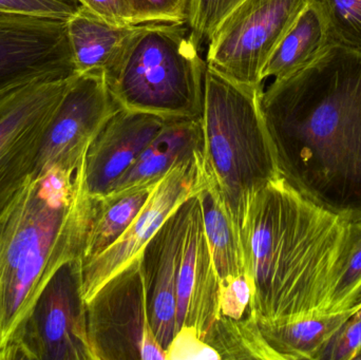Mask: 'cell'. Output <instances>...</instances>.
<instances>
[{
  "instance_id": "1",
  "label": "cell",
  "mask_w": 361,
  "mask_h": 360,
  "mask_svg": "<svg viewBox=\"0 0 361 360\" xmlns=\"http://www.w3.org/2000/svg\"><path fill=\"white\" fill-rule=\"evenodd\" d=\"M278 175L310 202L361 221V53L331 42L262 90Z\"/></svg>"
},
{
  "instance_id": "2",
  "label": "cell",
  "mask_w": 361,
  "mask_h": 360,
  "mask_svg": "<svg viewBox=\"0 0 361 360\" xmlns=\"http://www.w3.org/2000/svg\"><path fill=\"white\" fill-rule=\"evenodd\" d=\"M350 224L280 177L250 194L240 237L252 285L250 311L259 323L279 325L330 314Z\"/></svg>"
},
{
  "instance_id": "3",
  "label": "cell",
  "mask_w": 361,
  "mask_h": 360,
  "mask_svg": "<svg viewBox=\"0 0 361 360\" xmlns=\"http://www.w3.org/2000/svg\"><path fill=\"white\" fill-rule=\"evenodd\" d=\"M92 198L85 161L32 178L0 215V352L53 275L80 259Z\"/></svg>"
},
{
  "instance_id": "4",
  "label": "cell",
  "mask_w": 361,
  "mask_h": 360,
  "mask_svg": "<svg viewBox=\"0 0 361 360\" xmlns=\"http://www.w3.org/2000/svg\"><path fill=\"white\" fill-rule=\"evenodd\" d=\"M205 61L180 23H142L105 74L121 108L164 120L201 118Z\"/></svg>"
},
{
  "instance_id": "5",
  "label": "cell",
  "mask_w": 361,
  "mask_h": 360,
  "mask_svg": "<svg viewBox=\"0 0 361 360\" xmlns=\"http://www.w3.org/2000/svg\"><path fill=\"white\" fill-rule=\"evenodd\" d=\"M202 112L205 156L240 230L250 194L279 177L260 107L261 87L206 68Z\"/></svg>"
},
{
  "instance_id": "6",
  "label": "cell",
  "mask_w": 361,
  "mask_h": 360,
  "mask_svg": "<svg viewBox=\"0 0 361 360\" xmlns=\"http://www.w3.org/2000/svg\"><path fill=\"white\" fill-rule=\"evenodd\" d=\"M0 360H94L80 259L63 264L53 275L2 349Z\"/></svg>"
},
{
  "instance_id": "7",
  "label": "cell",
  "mask_w": 361,
  "mask_h": 360,
  "mask_svg": "<svg viewBox=\"0 0 361 360\" xmlns=\"http://www.w3.org/2000/svg\"><path fill=\"white\" fill-rule=\"evenodd\" d=\"M310 1L244 0L208 40L206 66L235 84L262 86L263 68Z\"/></svg>"
},
{
  "instance_id": "8",
  "label": "cell",
  "mask_w": 361,
  "mask_h": 360,
  "mask_svg": "<svg viewBox=\"0 0 361 360\" xmlns=\"http://www.w3.org/2000/svg\"><path fill=\"white\" fill-rule=\"evenodd\" d=\"M86 306L94 360H166L150 325L141 256L110 278Z\"/></svg>"
},
{
  "instance_id": "9",
  "label": "cell",
  "mask_w": 361,
  "mask_h": 360,
  "mask_svg": "<svg viewBox=\"0 0 361 360\" xmlns=\"http://www.w3.org/2000/svg\"><path fill=\"white\" fill-rule=\"evenodd\" d=\"M72 76L30 82L0 97V215L33 178L42 137Z\"/></svg>"
},
{
  "instance_id": "10",
  "label": "cell",
  "mask_w": 361,
  "mask_h": 360,
  "mask_svg": "<svg viewBox=\"0 0 361 360\" xmlns=\"http://www.w3.org/2000/svg\"><path fill=\"white\" fill-rule=\"evenodd\" d=\"M120 108L103 72L74 74L42 137L33 178L78 170L99 131Z\"/></svg>"
},
{
  "instance_id": "11",
  "label": "cell",
  "mask_w": 361,
  "mask_h": 360,
  "mask_svg": "<svg viewBox=\"0 0 361 360\" xmlns=\"http://www.w3.org/2000/svg\"><path fill=\"white\" fill-rule=\"evenodd\" d=\"M205 152L178 165L158 182L135 221L111 247L82 263V295L88 302L110 278L135 261L150 239L187 199L205 182Z\"/></svg>"
},
{
  "instance_id": "12",
  "label": "cell",
  "mask_w": 361,
  "mask_h": 360,
  "mask_svg": "<svg viewBox=\"0 0 361 360\" xmlns=\"http://www.w3.org/2000/svg\"><path fill=\"white\" fill-rule=\"evenodd\" d=\"M74 74L66 21L0 12V97L30 82Z\"/></svg>"
},
{
  "instance_id": "13",
  "label": "cell",
  "mask_w": 361,
  "mask_h": 360,
  "mask_svg": "<svg viewBox=\"0 0 361 360\" xmlns=\"http://www.w3.org/2000/svg\"><path fill=\"white\" fill-rule=\"evenodd\" d=\"M220 318V279L212 260L197 194L187 200V220L177 283L176 333L197 330L204 340ZM175 333V334H176Z\"/></svg>"
},
{
  "instance_id": "14",
  "label": "cell",
  "mask_w": 361,
  "mask_h": 360,
  "mask_svg": "<svg viewBox=\"0 0 361 360\" xmlns=\"http://www.w3.org/2000/svg\"><path fill=\"white\" fill-rule=\"evenodd\" d=\"M187 200L161 226L141 255L150 325L165 352L176 333L177 283L186 228Z\"/></svg>"
},
{
  "instance_id": "15",
  "label": "cell",
  "mask_w": 361,
  "mask_h": 360,
  "mask_svg": "<svg viewBox=\"0 0 361 360\" xmlns=\"http://www.w3.org/2000/svg\"><path fill=\"white\" fill-rule=\"evenodd\" d=\"M154 114L120 108L99 131L85 158L88 194L103 196L135 162L165 124Z\"/></svg>"
},
{
  "instance_id": "16",
  "label": "cell",
  "mask_w": 361,
  "mask_h": 360,
  "mask_svg": "<svg viewBox=\"0 0 361 360\" xmlns=\"http://www.w3.org/2000/svg\"><path fill=\"white\" fill-rule=\"evenodd\" d=\"M204 152L205 139L202 116L166 120L158 135L135 162L114 182L109 192L154 185L178 165L195 160Z\"/></svg>"
},
{
  "instance_id": "17",
  "label": "cell",
  "mask_w": 361,
  "mask_h": 360,
  "mask_svg": "<svg viewBox=\"0 0 361 360\" xmlns=\"http://www.w3.org/2000/svg\"><path fill=\"white\" fill-rule=\"evenodd\" d=\"M66 25L75 74H106L118 63L140 25H112L80 6Z\"/></svg>"
},
{
  "instance_id": "18",
  "label": "cell",
  "mask_w": 361,
  "mask_h": 360,
  "mask_svg": "<svg viewBox=\"0 0 361 360\" xmlns=\"http://www.w3.org/2000/svg\"><path fill=\"white\" fill-rule=\"evenodd\" d=\"M212 260L221 283L246 275L240 230L207 162L205 182L197 194Z\"/></svg>"
},
{
  "instance_id": "19",
  "label": "cell",
  "mask_w": 361,
  "mask_h": 360,
  "mask_svg": "<svg viewBox=\"0 0 361 360\" xmlns=\"http://www.w3.org/2000/svg\"><path fill=\"white\" fill-rule=\"evenodd\" d=\"M157 184L91 196L92 211L80 257L82 263L97 257L121 238L147 202Z\"/></svg>"
},
{
  "instance_id": "20",
  "label": "cell",
  "mask_w": 361,
  "mask_h": 360,
  "mask_svg": "<svg viewBox=\"0 0 361 360\" xmlns=\"http://www.w3.org/2000/svg\"><path fill=\"white\" fill-rule=\"evenodd\" d=\"M358 310L353 309L279 325L258 323L265 342L279 360H319L335 334Z\"/></svg>"
},
{
  "instance_id": "21",
  "label": "cell",
  "mask_w": 361,
  "mask_h": 360,
  "mask_svg": "<svg viewBox=\"0 0 361 360\" xmlns=\"http://www.w3.org/2000/svg\"><path fill=\"white\" fill-rule=\"evenodd\" d=\"M329 44L326 25L310 1L271 53L263 68L262 80H282L296 73L310 65Z\"/></svg>"
},
{
  "instance_id": "22",
  "label": "cell",
  "mask_w": 361,
  "mask_h": 360,
  "mask_svg": "<svg viewBox=\"0 0 361 360\" xmlns=\"http://www.w3.org/2000/svg\"><path fill=\"white\" fill-rule=\"evenodd\" d=\"M204 342L214 349L220 359L279 360L265 342L252 312L242 319H216Z\"/></svg>"
},
{
  "instance_id": "23",
  "label": "cell",
  "mask_w": 361,
  "mask_h": 360,
  "mask_svg": "<svg viewBox=\"0 0 361 360\" xmlns=\"http://www.w3.org/2000/svg\"><path fill=\"white\" fill-rule=\"evenodd\" d=\"M331 42L361 53V0H311Z\"/></svg>"
},
{
  "instance_id": "24",
  "label": "cell",
  "mask_w": 361,
  "mask_h": 360,
  "mask_svg": "<svg viewBox=\"0 0 361 360\" xmlns=\"http://www.w3.org/2000/svg\"><path fill=\"white\" fill-rule=\"evenodd\" d=\"M361 309V221L350 224L345 264L331 302L330 314Z\"/></svg>"
},
{
  "instance_id": "25",
  "label": "cell",
  "mask_w": 361,
  "mask_h": 360,
  "mask_svg": "<svg viewBox=\"0 0 361 360\" xmlns=\"http://www.w3.org/2000/svg\"><path fill=\"white\" fill-rule=\"evenodd\" d=\"M244 0H190L188 20L191 37L197 46L207 42L225 17Z\"/></svg>"
},
{
  "instance_id": "26",
  "label": "cell",
  "mask_w": 361,
  "mask_h": 360,
  "mask_svg": "<svg viewBox=\"0 0 361 360\" xmlns=\"http://www.w3.org/2000/svg\"><path fill=\"white\" fill-rule=\"evenodd\" d=\"M133 25L180 23L188 20L190 0H127Z\"/></svg>"
},
{
  "instance_id": "27",
  "label": "cell",
  "mask_w": 361,
  "mask_h": 360,
  "mask_svg": "<svg viewBox=\"0 0 361 360\" xmlns=\"http://www.w3.org/2000/svg\"><path fill=\"white\" fill-rule=\"evenodd\" d=\"M80 8L78 0H0V12L63 21L71 18Z\"/></svg>"
},
{
  "instance_id": "28",
  "label": "cell",
  "mask_w": 361,
  "mask_h": 360,
  "mask_svg": "<svg viewBox=\"0 0 361 360\" xmlns=\"http://www.w3.org/2000/svg\"><path fill=\"white\" fill-rule=\"evenodd\" d=\"M252 281L247 275L220 285V317L242 319L252 313Z\"/></svg>"
},
{
  "instance_id": "29",
  "label": "cell",
  "mask_w": 361,
  "mask_h": 360,
  "mask_svg": "<svg viewBox=\"0 0 361 360\" xmlns=\"http://www.w3.org/2000/svg\"><path fill=\"white\" fill-rule=\"evenodd\" d=\"M361 349V309L335 334L319 360H354Z\"/></svg>"
},
{
  "instance_id": "30",
  "label": "cell",
  "mask_w": 361,
  "mask_h": 360,
  "mask_svg": "<svg viewBox=\"0 0 361 360\" xmlns=\"http://www.w3.org/2000/svg\"><path fill=\"white\" fill-rule=\"evenodd\" d=\"M178 359H220V356L200 337L197 330L182 328L166 350V360Z\"/></svg>"
},
{
  "instance_id": "31",
  "label": "cell",
  "mask_w": 361,
  "mask_h": 360,
  "mask_svg": "<svg viewBox=\"0 0 361 360\" xmlns=\"http://www.w3.org/2000/svg\"><path fill=\"white\" fill-rule=\"evenodd\" d=\"M82 8L112 25L128 27L133 25L127 0H78Z\"/></svg>"
},
{
  "instance_id": "32",
  "label": "cell",
  "mask_w": 361,
  "mask_h": 360,
  "mask_svg": "<svg viewBox=\"0 0 361 360\" xmlns=\"http://www.w3.org/2000/svg\"><path fill=\"white\" fill-rule=\"evenodd\" d=\"M354 359H361V349L360 351H358L357 354L355 355Z\"/></svg>"
}]
</instances>
